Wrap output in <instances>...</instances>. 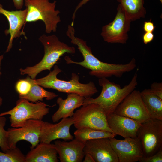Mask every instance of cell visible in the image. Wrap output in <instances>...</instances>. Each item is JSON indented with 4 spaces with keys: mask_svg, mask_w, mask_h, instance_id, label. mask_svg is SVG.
I'll use <instances>...</instances> for the list:
<instances>
[{
    "mask_svg": "<svg viewBox=\"0 0 162 162\" xmlns=\"http://www.w3.org/2000/svg\"><path fill=\"white\" fill-rule=\"evenodd\" d=\"M62 72L58 66L55 65L53 70L46 76L38 79H32V81L45 88L56 90L59 92L67 94L75 93L85 98H91L98 92L93 82L90 81L86 84L81 83L79 82V76L75 73L72 74L71 79L69 81L58 79L57 75Z\"/></svg>",
    "mask_w": 162,
    "mask_h": 162,
    "instance_id": "obj_4",
    "label": "cell"
},
{
    "mask_svg": "<svg viewBox=\"0 0 162 162\" xmlns=\"http://www.w3.org/2000/svg\"><path fill=\"white\" fill-rule=\"evenodd\" d=\"M44 121L42 120L31 119L19 128H9L7 130L8 145L10 149L16 147L20 141L25 140L31 144L30 148L35 147L40 143V136Z\"/></svg>",
    "mask_w": 162,
    "mask_h": 162,
    "instance_id": "obj_10",
    "label": "cell"
},
{
    "mask_svg": "<svg viewBox=\"0 0 162 162\" xmlns=\"http://www.w3.org/2000/svg\"><path fill=\"white\" fill-rule=\"evenodd\" d=\"M140 94L150 118L162 120V99L153 94L150 89L144 90Z\"/></svg>",
    "mask_w": 162,
    "mask_h": 162,
    "instance_id": "obj_20",
    "label": "cell"
},
{
    "mask_svg": "<svg viewBox=\"0 0 162 162\" xmlns=\"http://www.w3.org/2000/svg\"><path fill=\"white\" fill-rule=\"evenodd\" d=\"M75 139L85 143L88 140L102 138H112L116 134L109 132L89 128L78 129L74 133Z\"/></svg>",
    "mask_w": 162,
    "mask_h": 162,
    "instance_id": "obj_23",
    "label": "cell"
},
{
    "mask_svg": "<svg viewBox=\"0 0 162 162\" xmlns=\"http://www.w3.org/2000/svg\"><path fill=\"white\" fill-rule=\"evenodd\" d=\"M154 35L152 32H145L142 36V40L144 44H147L151 42L154 39Z\"/></svg>",
    "mask_w": 162,
    "mask_h": 162,
    "instance_id": "obj_30",
    "label": "cell"
},
{
    "mask_svg": "<svg viewBox=\"0 0 162 162\" xmlns=\"http://www.w3.org/2000/svg\"><path fill=\"white\" fill-rule=\"evenodd\" d=\"M107 120L110 128L114 134L124 138L137 137L141 123L114 112L107 116Z\"/></svg>",
    "mask_w": 162,
    "mask_h": 162,
    "instance_id": "obj_16",
    "label": "cell"
},
{
    "mask_svg": "<svg viewBox=\"0 0 162 162\" xmlns=\"http://www.w3.org/2000/svg\"><path fill=\"white\" fill-rule=\"evenodd\" d=\"M85 158L82 161L83 162H95L92 156L88 153H86Z\"/></svg>",
    "mask_w": 162,
    "mask_h": 162,
    "instance_id": "obj_33",
    "label": "cell"
},
{
    "mask_svg": "<svg viewBox=\"0 0 162 162\" xmlns=\"http://www.w3.org/2000/svg\"><path fill=\"white\" fill-rule=\"evenodd\" d=\"M131 22L126 17L119 4L114 19L102 27L101 35L104 41L108 43L125 44L129 38L128 33Z\"/></svg>",
    "mask_w": 162,
    "mask_h": 162,
    "instance_id": "obj_9",
    "label": "cell"
},
{
    "mask_svg": "<svg viewBox=\"0 0 162 162\" xmlns=\"http://www.w3.org/2000/svg\"><path fill=\"white\" fill-rule=\"evenodd\" d=\"M3 100L2 98L0 96V107L2 106V104Z\"/></svg>",
    "mask_w": 162,
    "mask_h": 162,
    "instance_id": "obj_35",
    "label": "cell"
},
{
    "mask_svg": "<svg viewBox=\"0 0 162 162\" xmlns=\"http://www.w3.org/2000/svg\"><path fill=\"white\" fill-rule=\"evenodd\" d=\"M85 98L75 93L68 94L66 99L59 97L56 102L59 107L52 116L53 122H58L61 119L72 117L74 110L82 106Z\"/></svg>",
    "mask_w": 162,
    "mask_h": 162,
    "instance_id": "obj_18",
    "label": "cell"
},
{
    "mask_svg": "<svg viewBox=\"0 0 162 162\" xmlns=\"http://www.w3.org/2000/svg\"><path fill=\"white\" fill-rule=\"evenodd\" d=\"M56 2L49 0H24L27 11L26 22L41 20L45 24L46 33L56 32L58 24L61 21L60 11L56 10Z\"/></svg>",
    "mask_w": 162,
    "mask_h": 162,
    "instance_id": "obj_5",
    "label": "cell"
},
{
    "mask_svg": "<svg viewBox=\"0 0 162 162\" xmlns=\"http://www.w3.org/2000/svg\"><path fill=\"white\" fill-rule=\"evenodd\" d=\"M151 91L154 94L162 99V83L154 82L151 84Z\"/></svg>",
    "mask_w": 162,
    "mask_h": 162,
    "instance_id": "obj_28",
    "label": "cell"
},
{
    "mask_svg": "<svg viewBox=\"0 0 162 162\" xmlns=\"http://www.w3.org/2000/svg\"><path fill=\"white\" fill-rule=\"evenodd\" d=\"M24 0H12L14 7L17 9H21L24 4Z\"/></svg>",
    "mask_w": 162,
    "mask_h": 162,
    "instance_id": "obj_32",
    "label": "cell"
},
{
    "mask_svg": "<svg viewBox=\"0 0 162 162\" xmlns=\"http://www.w3.org/2000/svg\"><path fill=\"white\" fill-rule=\"evenodd\" d=\"M155 27L153 22L151 20L148 21H146L144 23L143 29L145 32H153Z\"/></svg>",
    "mask_w": 162,
    "mask_h": 162,
    "instance_id": "obj_29",
    "label": "cell"
},
{
    "mask_svg": "<svg viewBox=\"0 0 162 162\" xmlns=\"http://www.w3.org/2000/svg\"><path fill=\"white\" fill-rule=\"evenodd\" d=\"M159 1H160V2L161 3V4H162V0H159Z\"/></svg>",
    "mask_w": 162,
    "mask_h": 162,
    "instance_id": "obj_36",
    "label": "cell"
},
{
    "mask_svg": "<svg viewBox=\"0 0 162 162\" xmlns=\"http://www.w3.org/2000/svg\"><path fill=\"white\" fill-rule=\"evenodd\" d=\"M3 58H4L3 55H2L0 56V77L2 74V73L1 71V64L2 61V59H3Z\"/></svg>",
    "mask_w": 162,
    "mask_h": 162,
    "instance_id": "obj_34",
    "label": "cell"
},
{
    "mask_svg": "<svg viewBox=\"0 0 162 162\" xmlns=\"http://www.w3.org/2000/svg\"><path fill=\"white\" fill-rule=\"evenodd\" d=\"M111 145L116 153L118 162H136L143 157L141 143L138 137H127L118 140L110 138Z\"/></svg>",
    "mask_w": 162,
    "mask_h": 162,
    "instance_id": "obj_12",
    "label": "cell"
},
{
    "mask_svg": "<svg viewBox=\"0 0 162 162\" xmlns=\"http://www.w3.org/2000/svg\"><path fill=\"white\" fill-rule=\"evenodd\" d=\"M44 102L38 101L35 103L28 100L20 98L16 106L10 110L0 113V116L9 115L10 126L19 128L23 126L29 119L42 120L49 112L50 108Z\"/></svg>",
    "mask_w": 162,
    "mask_h": 162,
    "instance_id": "obj_6",
    "label": "cell"
},
{
    "mask_svg": "<svg viewBox=\"0 0 162 162\" xmlns=\"http://www.w3.org/2000/svg\"><path fill=\"white\" fill-rule=\"evenodd\" d=\"M0 162H25V156L16 147L6 152H0Z\"/></svg>",
    "mask_w": 162,
    "mask_h": 162,
    "instance_id": "obj_24",
    "label": "cell"
},
{
    "mask_svg": "<svg viewBox=\"0 0 162 162\" xmlns=\"http://www.w3.org/2000/svg\"><path fill=\"white\" fill-rule=\"evenodd\" d=\"M98 82L102 87L100 94L95 98H85L83 105L97 104L101 107L107 116L114 113L124 99L135 90L138 85L137 74L136 73L129 84L123 88L106 78H99Z\"/></svg>",
    "mask_w": 162,
    "mask_h": 162,
    "instance_id": "obj_2",
    "label": "cell"
},
{
    "mask_svg": "<svg viewBox=\"0 0 162 162\" xmlns=\"http://www.w3.org/2000/svg\"><path fill=\"white\" fill-rule=\"evenodd\" d=\"M140 162H162V147L155 154L151 156L142 158L139 161Z\"/></svg>",
    "mask_w": 162,
    "mask_h": 162,
    "instance_id": "obj_27",
    "label": "cell"
},
{
    "mask_svg": "<svg viewBox=\"0 0 162 162\" xmlns=\"http://www.w3.org/2000/svg\"><path fill=\"white\" fill-rule=\"evenodd\" d=\"M0 14L6 17L9 24V28L4 31L6 35H10L9 43L6 51V52H8L12 47L13 42L14 38L20 37L22 35L25 36V32L21 30L23 26L26 23L27 9L9 11L4 9L2 5L0 4Z\"/></svg>",
    "mask_w": 162,
    "mask_h": 162,
    "instance_id": "obj_15",
    "label": "cell"
},
{
    "mask_svg": "<svg viewBox=\"0 0 162 162\" xmlns=\"http://www.w3.org/2000/svg\"><path fill=\"white\" fill-rule=\"evenodd\" d=\"M7 118L4 116H0V148L4 152H6L10 148L8 142L7 130L4 129Z\"/></svg>",
    "mask_w": 162,
    "mask_h": 162,
    "instance_id": "obj_25",
    "label": "cell"
},
{
    "mask_svg": "<svg viewBox=\"0 0 162 162\" xmlns=\"http://www.w3.org/2000/svg\"><path fill=\"white\" fill-rule=\"evenodd\" d=\"M39 40L44 48V55L41 60L34 66L20 69L21 75L27 74L32 79H35L37 76L44 70L50 71L60 57L64 54H74L76 52L74 47L69 46L61 41L55 34L46 35L43 34Z\"/></svg>",
    "mask_w": 162,
    "mask_h": 162,
    "instance_id": "obj_3",
    "label": "cell"
},
{
    "mask_svg": "<svg viewBox=\"0 0 162 162\" xmlns=\"http://www.w3.org/2000/svg\"><path fill=\"white\" fill-rule=\"evenodd\" d=\"M73 117V124L77 129L87 128L113 133L108 125L106 115L97 104L82 105L74 112Z\"/></svg>",
    "mask_w": 162,
    "mask_h": 162,
    "instance_id": "obj_7",
    "label": "cell"
},
{
    "mask_svg": "<svg viewBox=\"0 0 162 162\" xmlns=\"http://www.w3.org/2000/svg\"><path fill=\"white\" fill-rule=\"evenodd\" d=\"M90 0H82L76 7L72 16V18L73 20L71 24V25L72 26H74L75 15L77 11L83 5L86 4Z\"/></svg>",
    "mask_w": 162,
    "mask_h": 162,
    "instance_id": "obj_31",
    "label": "cell"
},
{
    "mask_svg": "<svg viewBox=\"0 0 162 162\" xmlns=\"http://www.w3.org/2000/svg\"><path fill=\"white\" fill-rule=\"evenodd\" d=\"M73 116L63 118L59 122L52 124L44 122L40 136V142L50 143L52 141L62 139L72 140L74 136L70 134V128L74 124Z\"/></svg>",
    "mask_w": 162,
    "mask_h": 162,
    "instance_id": "obj_13",
    "label": "cell"
},
{
    "mask_svg": "<svg viewBox=\"0 0 162 162\" xmlns=\"http://www.w3.org/2000/svg\"><path fill=\"white\" fill-rule=\"evenodd\" d=\"M127 18L131 22L144 18L146 14L144 0H117Z\"/></svg>",
    "mask_w": 162,
    "mask_h": 162,
    "instance_id": "obj_21",
    "label": "cell"
},
{
    "mask_svg": "<svg viewBox=\"0 0 162 162\" xmlns=\"http://www.w3.org/2000/svg\"><path fill=\"white\" fill-rule=\"evenodd\" d=\"M40 142L28 152L25 156V162H58L55 144Z\"/></svg>",
    "mask_w": 162,
    "mask_h": 162,
    "instance_id": "obj_19",
    "label": "cell"
},
{
    "mask_svg": "<svg viewBox=\"0 0 162 162\" xmlns=\"http://www.w3.org/2000/svg\"><path fill=\"white\" fill-rule=\"evenodd\" d=\"M31 85L29 92L26 94L19 95L20 98H23L32 102H36L39 100L43 101V98H45L47 100L53 99L58 96L56 93L48 92L39 85L34 83L32 79L28 76L26 79Z\"/></svg>",
    "mask_w": 162,
    "mask_h": 162,
    "instance_id": "obj_22",
    "label": "cell"
},
{
    "mask_svg": "<svg viewBox=\"0 0 162 162\" xmlns=\"http://www.w3.org/2000/svg\"><path fill=\"white\" fill-rule=\"evenodd\" d=\"M84 151L93 157L95 162H118L109 138L95 139L85 143Z\"/></svg>",
    "mask_w": 162,
    "mask_h": 162,
    "instance_id": "obj_14",
    "label": "cell"
},
{
    "mask_svg": "<svg viewBox=\"0 0 162 162\" xmlns=\"http://www.w3.org/2000/svg\"><path fill=\"white\" fill-rule=\"evenodd\" d=\"M31 85L30 82L25 79L18 81L15 85V89L19 95H24L30 91Z\"/></svg>",
    "mask_w": 162,
    "mask_h": 162,
    "instance_id": "obj_26",
    "label": "cell"
},
{
    "mask_svg": "<svg viewBox=\"0 0 162 162\" xmlns=\"http://www.w3.org/2000/svg\"><path fill=\"white\" fill-rule=\"evenodd\" d=\"M114 113L142 123L150 118L142 98L140 92L134 90L117 107Z\"/></svg>",
    "mask_w": 162,
    "mask_h": 162,
    "instance_id": "obj_11",
    "label": "cell"
},
{
    "mask_svg": "<svg viewBox=\"0 0 162 162\" xmlns=\"http://www.w3.org/2000/svg\"><path fill=\"white\" fill-rule=\"evenodd\" d=\"M137 137L142 146V158L156 153L162 147V120L150 118L141 123Z\"/></svg>",
    "mask_w": 162,
    "mask_h": 162,
    "instance_id": "obj_8",
    "label": "cell"
},
{
    "mask_svg": "<svg viewBox=\"0 0 162 162\" xmlns=\"http://www.w3.org/2000/svg\"><path fill=\"white\" fill-rule=\"evenodd\" d=\"M75 33L73 26L69 25L66 35L70 39L71 43L77 46L84 60L80 62H74L69 57L66 56L64 59L67 64H76L89 69L90 75L99 79L113 76L120 78L124 73L133 70L136 67V61L134 58L128 63L124 64H110L101 61L92 54L86 41L75 37Z\"/></svg>",
    "mask_w": 162,
    "mask_h": 162,
    "instance_id": "obj_1",
    "label": "cell"
},
{
    "mask_svg": "<svg viewBox=\"0 0 162 162\" xmlns=\"http://www.w3.org/2000/svg\"><path fill=\"white\" fill-rule=\"evenodd\" d=\"M61 162H82L85 155V143L76 139L70 141L56 140L54 142Z\"/></svg>",
    "mask_w": 162,
    "mask_h": 162,
    "instance_id": "obj_17",
    "label": "cell"
}]
</instances>
